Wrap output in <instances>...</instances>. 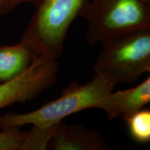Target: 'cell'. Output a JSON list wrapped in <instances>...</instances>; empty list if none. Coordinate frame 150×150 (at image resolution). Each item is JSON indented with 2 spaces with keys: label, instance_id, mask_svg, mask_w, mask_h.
Returning a JSON list of instances; mask_svg holds the SVG:
<instances>
[{
  "label": "cell",
  "instance_id": "6da1fadb",
  "mask_svg": "<svg viewBox=\"0 0 150 150\" xmlns=\"http://www.w3.org/2000/svg\"><path fill=\"white\" fill-rule=\"evenodd\" d=\"M115 86L109 79L96 74L86 84L72 81L62 90L59 98L36 110L26 113L9 112L1 115L0 129L20 128L27 125L38 129H50L72 114L88 108H99Z\"/></svg>",
  "mask_w": 150,
  "mask_h": 150
},
{
  "label": "cell",
  "instance_id": "7a4b0ae2",
  "mask_svg": "<svg viewBox=\"0 0 150 150\" xmlns=\"http://www.w3.org/2000/svg\"><path fill=\"white\" fill-rule=\"evenodd\" d=\"M90 0H44L24 30L21 42L38 55L59 59L70 25Z\"/></svg>",
  "mask_w": 150,
  "mask_h": 150
},
{
  "label": "cell",
  "instance_id": "3957f363",
  "mask_svg": "<svg viewBox=\"0 0 150 150\" xmlns=\"http://www.w3.org/2000/svg\"><path fill=\"white\" fill-rule=\"evenodd\" d=\"M93 70L115 85L134 83L149 72L150 26L124 33L102 45Z\"/></svg>",
  "mask_w": 150,
  "mask_h": 150
},
{
  "label": "cell",
  "instance_id": "277c9868",
  "mask_svg": "<svg viewBox=\"0 0 150 150\" xmlns=\"http://www.w3.org/2000/svg\"><path fill=\"white\" fill-rule=\"evenodd\" d=\"M81 17L88 23L86 42L102 46L124 33L150 26V0H90Z\"/></svg>",
  "mask_w": 150,
  "mask_h": 150
},
{
  "label": "cell",
  "instance_id": "5b68a950",
  "mask_svg": "<svg viewBox=\"0 0 150 150\" xmlns=\"http://www.w3.org/2000/svg\"><path fill=\"white\" fill-rule=\"evenodd\" d=\"M58 72L57 60L37 56L23 73L0 84V109L37 98L57 81Z\"/></svg>",
  "mask_w": 150,
  "mask_h": 150
},
{
  "label": "cell",
  "instance_id": "8992f818",
  "mask_svg": "<svg viewBox=\"0 0 150 150\" xmlns=\"http://www.w3.org/2000/svg\"><path fill=\"white\" fill-rule=\"evenodd\" d=\"M47 149L107 150L110 147L97 130L81 125H67L62 120L54 127Z\"/></svg>",
  "mask_w": 150,
  "mask_h": 150
},
{
  "label": "cell",
  "instance_id": "52a82bcc",
  "mask_svg": "<svg viewBox=\"0 0 150 150\" xmlns=\"http://www.w3.org/2000/svg\"><path fill=\"white\" fill-rule=\"evenodd\" d=\"M150 102L149 76L136 87L112 91L105 97L99 109L104 110L108 120L122 117L125 121L141 110Z\"/></svg>",
  "mask_w": 150,
  "mask_h": 150
},
{
  "label": "cell",
  "instance_id": "ba28073f",
  "mask_svg": "<svg viewBox=\"0 0 150 150\" xmlns=\"http://www.w3.org/2000/svg\"><path fill=\"white\" fill-rule=\"evenodd\" d=\"M37 55L20 41L15 45H0V83L23 73Z\"/></svg>",
  "mask_w": 150,
  "mask_h": 150
},
{
  "label": "cell",
  "instance_id": "9c48e42d",
  "mask_svg": "<svg viewBox=\"0 0 150 150\" xmlns=\"http://www.w3.org/2000/svg\"><path fill=\"white\" fill-rule=\"evenodd\" d=\"M129 133L136 141L147 143L150 141V110L141 109L125 121Z\"/></svg>",
  "mask_w": 150,
  "mask_h": 150
},
{
  "label": "cell",
  "instance_id": "30bf717a",
  "mask_svg": "<svg viewBox=\"0 0 150 150\" xmlns=\"http://www.w3.org/2000/svg\"><path fill=\"white\" fill-rule=\"evenodd\" d=\"M29 131L20 128L2 129L0 131V150H22Z\"/></svg>",
  "mask_w": 150,
  "mask_h": 150
},
{
  "label": "cell",
  "instance_id": "8fae6325",
  "mask_svg": "<svg viewBox=\"0 0 150 150\" xmlns=\"http://www.w3.org/2000/svg\"><path fill=\"white\" fill-rule=\"evenodd\" d=\"M11 0H0V16H4L13 10Z\"/></svg>",
  "mask_w": 150,
  "mask_h": 150
},
{
  "label": "cell",
  "instance_id": "7c38bea8",
  "mask_svg": "<svg viewBox=\"0 0 150 150\" xmlns=\"http://www.w3.org/2000/svg\"><path fill=\"white\" fill-rule=\"evenodd\" d=\"M13 7L15 8L17 6L22 3H30L32 4L35 7H38L39 5L43 2L44 0H11Z\"/></svg>",
  "mask_w": 150,
  "mask_h": 150
}]
</instances>
